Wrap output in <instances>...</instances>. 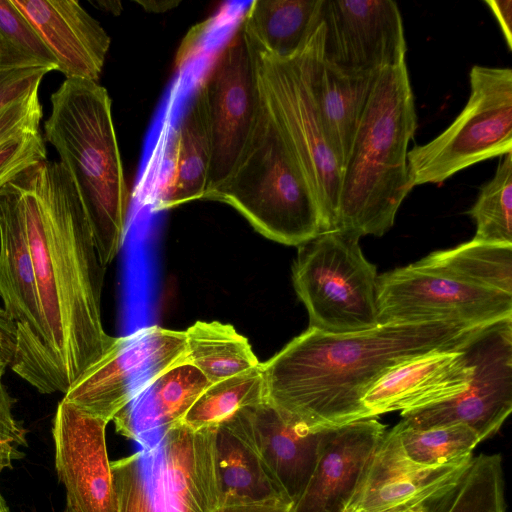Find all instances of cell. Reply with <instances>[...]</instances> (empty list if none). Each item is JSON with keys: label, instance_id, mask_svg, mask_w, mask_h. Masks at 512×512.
<instances>
[{"label": "cell", "instance_id": "7a4b0ae2", "mask_svg": "<svg viewBox=\"0 0 512 512\" xmlns=\"http://www.w3.org/2000/svg\"><path fill=\"white\" fill-rule=\"evenodd\" d=\"M481 327L433 321L347 334L308 327L261 363L265 400L311 428L370 418L363 398L388 371L432 351L461 350Z\"/></svg>", "mask_w": 512, "mask_h": 512}, {"label": "cell", "instance_id": "52a82bcc", "mask_svg": "<svg viewBox=\"0 0 512 512\" xmlns=\"http://www.w3.org/2000/svg\"><path fill=\"white\" fill-rule=\"evenodd\" d=\"M469 99L437 137L408 150L412 186L440 184L478 162L512 152V70L475 65Z\"/></svg>", "mask_w": 512, "mask_h": 512}, {"label": "cell", "instance_id": "bcb514c9", "mask_svg": "<svg viewBox=\"0 0 512 512\" xmlns=\"http://www.w3.org/2000/svg\"><path fill=\"white\" fill-rule=\"evenodd\" d=\"M0 512H9V508L1 494H0Z\"/></svg>", "mask_w": 512, "mask_h": 512}, {"label": "cell", "instance_id": "f1b7e54d", "mask_svg": "<svg viewBox=\"0 0 512 512\" xmlns=\"http://www.w3.org/2000/svg\"><path fill=\"white\" fill-rule=\"evenodd\" d=\"M504 487L500 454H480L431 503L429 512H506Z\"/></svg>", "mask_w": 512, "mask_h": 512}, {"label": "cell", "instance_id": "ba28073f", "mask_svg": "<svg viewBox=\"0 0 512 512\" xmlns=\"http://www.w3.org/2000/svg\"><path fill=\"white\" fill-rule=\"evenodd\" d=\"M251 47L259 91L313 191L323 231L334 229L341 167L324 134L299 52L277 59Z\"/></svg>", "mask_w": 512, "mask_h": 512}, {"label": "cell", "instance_id": "4dcf8cb0", "mask_svg": "<svg viewBox=\"0 0 512 512\" xmlns=\"http://www.w3.org/2000/svg\"><path fill=\"white\" fill-rule=\"evenodd\" d=\"M392 430L406 457L424 467L455 465L473 458L481 442L477 433L465 424L429 429H414L399 422Z\"/></svg>", "mask_w": 512, "mask_h": 512}, {"label": "cell", "instance_id": "8d00e7d4", "mask_svg": "<svg viewBox=\"0 0 512 512\" xmlns=\"http://www.w3.org/2000/svg\"><path fill=\"white\" fill-rule=\"evenodd\" d=\"M38 91L0 110V145L11 138L39 131L42 106Z\"/></svg>", "mask_w": 512, "mask_h": 512}, {"label": "cell", "instance_id": "9c48e42d", "mask_svg": "<svg viewBox=\"0 0 512 512\" xmlns=\"http://www.w3.org/2000/svg\"><path fill=\"white\" fill-rule=\"evenodd\" d=\"M377 313L379 324L449 321L485 326L512 317V294L415 262L378 276Z\"/></svg>", "mask_w": 512, "mask_h": 512}, {"label": "cell", "instance_id": "f6af8a7d", "mask_svg": "<svg viewBox=\"0 0 512 512\" xmlns=\"http://www.w3.org/2000/svg\"><path fill=\"white\" fill-rule=\"evenodd\" d=\"M433 501L434 500L420 503L418 505H415V506L411 507L410 509H408V510H406L404 512H429L430 511L431 503Z\"/></svg>", "mask_w": 512, "mask_h": 512}, {"label": "cell", "instance_id": "8fae6325", "mask_svg": "<svg viewBox=\"0 0 512 512\" xmlns=\"http://www.w3.org/2000/svg\"><path fill=\"white\" fill-rule=\"evenodd\" d=\"M474 369L460 395L430 406L401 412L414 429L465 424L480 440L498 432L512 411V317L481 327L462 348Z\"/></svg>", "mask_w": 512, "mask_h": 512}, {"label": "cell", "instance_id": "7dc6e473", "mask_svg": "<svg viewBox=\"0 0 512 512\" xmlns=\"http://www.w3.org/2000/svg\"><path fill=\"white\" fill-rule=\"evenodd\" d=\"M63 512H75L68 504H66V507Z\"/></svg>", "mask_w": 512, "mask_h": 512}, {"label": "cell", "instance_id": "d6986e66", "mask_svg": "<svg viewBox=\"0 0 512 512\" xmlns=\"http://www.w3.org/2000/svg\"><path fill=\"white\" fill-rule=\"evenodd\" d=\"M321 23L299 51L320 122L338 162L344 167L377 73L342 70L323 58Z\"/></svg>", "mask_w": 512, "mask_h": 512}, {"label": "cell", "instance_id": "836d02e7", "mask_svg": "<svg viewBox=\"0 0 512 512\" xmlns=\"http://www.w3.org/2000/svg\"><path fill=\"white\" fill-rule=\"evenodd\" d=\"M118 512H158L142 451L111 462Z\"/></svg>", "mask_w": 512, "mask_h": 512}, {"label": "cell", "instance_id": "d4e9b609", "mask_svg": "<svg viewBox=\"0 0 512 512\" xmlns=\"http://www.w3.org/2000/svg\"><path fill=\"white\" fill-rule=\"evenodd\" d=\"M322 1H252L241 20L248 41L271 57H293L321 23Z\"/></svg>", "mask_w": 512, "mask_h": 512}, {"label": "cell", "instance_id": "603a6c76", "mask_svg": "<svg viewBox=\"0 0 512 512\" xmlns=\"http://www.w3.org/2000/svg\"><path fill=\"white\" fill-rule=\"evenodd\" d=\"M211 383L193 365L182 363L160 375L136 395L113 419L117 431L137 440L142 449L180 423Z\"/></svg>", "mask_w": 512, "mask_h": 512}, {"label": "cell", "instance_id": "4fadbf2b", "mask_svg": "<svg viewBox=\"0 0 512 512\" xmlns=\"http://www.w3.org/2000/svg\"><path fill=\"white\" fill-rule=\"evenodd\" d=\"M0 297L17 327L11 369L50 394L35 273L20 208L9 182L0 189Z\"/></svg>", "mask_w": 512, "mask_h": 512}, {"label": "cell", "instance_id": "cb8c5ba5", "mask_svg": "<svg viewBox=\"0 0 512 512\" xmlns=\"http://www.w3.org/2000/svg\"><path fill=\"white\" fill-rule=\"evenodd\" d=\"M210 135L204 93L198 85L187 102L171 146V167L151 203L162 211L204 199L210 166Z\"/></svg>", "mask_w": 512, "mask_h": 512}, {"label": "cell", "instance_id": "ab89813d", "mask_svg": "<svg viewBox=\"0 0 512 512\" xmlns=\"http://www.w3.org/2000/svg\"><path fill=\"white\" fill-rule=\"evenodd\" d=\"M213 512H293V504L286 500L220 504Z\"/></svg>", "mask_w": 512, "mask_h": 512}, {"label": "cell", "instance_id": "f35d334b", "mask_svg": "<svg viewBox=\"0 0 512 512\" xmlns=\"http://www.w3.org/2000/svg\"><path fill=\"white\" fill-rule=\"evenodd\" d=\"M17 349V327L0 307V364L11 366Z\"/></svg>", "mask_w": 512, "mask_h": 512}, {"label": "cell", "instance_id": "b9f144b4", "mask_svg": "<svg viewBox=\"0 0 512 512\" xmlns=\"http://www.w3.org/2000/svg\"><path fill=\"white\" fill-rule=\"evenodd\" d=\"M145 11L151 13H163L177 7L180 2L173 0H137L134 1Z\"/></svg>", "mask_w": 512, "mask_h": 512}, {"label": "cell", "instance_id": "d590c367", "mask_svg": "<svg viewBox=\"0 0 512 512\" xmlns=\"http://www.w3.org/2000/svg\"><path fill=\"white\" fill-rule=\"evenodd\" d=\"M6 366L0 364V473L12 468V463L25 456L27 447L26 430L12 414L16 400L8 393L2 383Z\"/></svg>", "mask_w": 512, "mask_h": 512}, {"label": "cell", "instance_id": "3957f363", "mask_svg": "<svg viewBox=\"0 0 512 512\" xmlns=\"http://www.w3.org/2000/svg\"><path fill=\"white\" fill-rule=\"evenodd\" d=\"M416 128L406 61L381 69L342 168L335 228L382 236L393 226L413 188L407 154Z\"/></svg>", "mask_w": 512, "mask_h": 512}, {"label": "cell", "instance_id": "9a60e30c", "mask_svg": "<svg viewBox=\"0 0 512 512\" xmlns=\"http://www.w3.org/2000/svg\"><path fill=\"white\" fill-rule=\"evenodd\" d=\"M107 424L65 399L58 404L52 425L55 468L75 512H118Z\"/></svg>", "mask_w": 512, "mask_h": 512}, {"label": "cell", "instance_id": "7bdbcfd3", "mask_svg": "<svg viewBox=\"0 0 512 512\" xmlns=\"http://www.w3.org/2000/svg\"><path fill=\"white\" fill-rule=\"evenodd\" d=\"M439 497V496H438ZM438 497H431V496H425V497H418L412 500H409L407 502L392 506L390 508L382 509V510H376V511H367V512H404L411 507L418 505L423 502H428L435 500ZM357 512H363V511H357Z\"/></svg>", "mask_w": 512, "mask_h": 512}, {"label": "cell", "instance_id": "e0dca14e", "mask_svg": "<svg viewBox=\"0 0 512 512\" xmlns=\"http://www.w3.org/2000/svg\"><path fill=\"white\" fill-rule=\"evenodd\" d=\"M386 433L377 417L328 427L312 475L293 512H348Z\"/></svg>", "mask_w": 512, "mask_h": 512}, {"label": "cell", "instance_id": "74e56055", "mask_svg": "<svg viewBox=\"0 0 512 512\" xmlns=\"http://www.w3.org/2000/svg\"><path fill=\"white\" fill-rule=\"evenodd\" d=\"M48 68L0 69V110L39 90Z\"/></svg>", "mask_w": 512, "mask_h": 512}, {"label": "cell", "instance_id": "277c9868", "mask_svg": "<svg viewBox=\"0 0 512 512\" xmlns=\"http://www.w3.org/2000/svg\"><path fill=\"white\" fill-rule=\"evenodd\" d=\"M51 106L46 139L74 180L106 267L122 246L129 209L111 99L98 82L66 79L52 94Z\"/></svg>", "mask_w": 512, "mask_h": 512}, {"label": "cell", "instance_id": "ac0fdd59", "mask_svg": "<svg viewBox=\"0 0 512 512\" xmlns=\"http://www.w3.org/2000/svg\"><path fill=\"white\" fill-rule=\"evenodd\" d=\"M236 415L268 475L294 504L312 475L328 427L311 428L265 399Z\"/></svg>", "mask_w": 512, "mask_h": 512}, {"label": "cell", "instance_id": "2e32d148", "mask_svg": "<svg viewBox=\"0 0 512 512\" xmlns=\"http://www.w3.org/2000/svg\"><path fill=\"white\" fill-rule=\"evenodd\" d=\"M217 428L192 429L182 422L166 430L149 456L157 495L166 512H213L221 503Z\"/></svg>", "mask_w": 512, "mask_h": 512}, {"label": "cell", "instance_id": "60d3db41", "mask_svg": "<svg viewBox=\"0 0 512 512\" xmlns=\"http://www.w3.org/2000/svg\"><path fill=\"white\" fill-rule=\"evenodd\" d=\"M492 13L495 15L503 32L508 48L512 49V1L511 0H486Z\"/></svg>", "mask_w": 512, "mask_h": 512}, {"label": "cell", "instance_id": "7c38bea8", "mask_svg": "<svg viewBox=\"0 0 512 512\" xmlns=\"http://www.w3.org/2000/svg\"><path fill=\"white\" fill-rule=\"evenodd\" d=\"M200 84L211 148L207 192L237 165L260 107L254 52L241 21Z\"/></svg>", "mask_w": 512, "mask_h": 512}, {"label": "cell", "instance_id": "8992f818", "mask_svg": "<svg viewBox=\"0 0 512 512\" xmlns=\"http://www.w3.org/2000/svg\"><path fill=\"white\" fill-rule=\"evenodd\" d=\"M360 235L335 228L298 246L294 289L309 315V328L347 334L376 327L377 270L362 253Z\"/></svg>", "mask_w": 512, "mask_h": 512}, {"label": "cell", "instance_id": "ee69618b", "mask_svg": "<svg viewBox=\"0 0 512 512\" xmlns=\"http://www.w3.org/2000/svg\"><path fill=\"white\" fill-rule=\"evenodd\" d=\"M94 5H96L99 9H102L106 12L112 13L114 15H119L122 11V4L120 1H111V0H98L95 2H92Z\"/></svg>", "mask_w": 512, "mask_h": 512}, {"label": "cell", "instance_id": "484cf974", "mask_svg": "<svg viewBox=\"0 0 512 512\" xmlns=\"http://www.w3.org/2000/svg\"><path fill=\"white\" fill-rule=\"evenodd\" d=\"M236 414L216 431L220 504L289 501L268 475Z\"/></svg>", "mask_w": 512, "mask_h": 512}, {"label": "cell", "instance_id": "30bf717a", "mask_svg": "<svg viewBox=\"0 0 512 512\" xmlns=\"http://www.w3.org/2000/svg\"><path fill=\"white\" fill-rule=\"evenodd\" d=\"M182 363H188L185 331L158 325L142 327L116 337L63 399L109 423L155 379Z\"/></svg>", "mask_w": 512, "mask_h": 512}, {"label": "cell", "instance_id": "e575fe53", "mask_svg": "<svg viewBox=\"0 0 512 512\" xmlns=\"http://www.w3.org/2000/svg\"><path fill=\"white\" fill-rule=\"evenodd\" d=\"M39 131L11 138L0 145V189L28 167L46 160Z\"/></svg>", "mask_w": 512, "mask_h": 512}, {"label": "cell", "instance_id": "f546056e", "mask_svg": "<svg viewBox=\"0 0 512 512\" xmlns=\"http://www.w3.org/2000/svg\"><path fill=\"white\" fill-rule=\"evenodd\" d=\"M264 399L260 363L254 369L211 383L181 422L195 430L217 428L242 409L256 405Z\"/></svg>", "mask_w": 512, "mask_h": 512}, {"label": "cell", "instance_id": "1f68e13d", "mask_svg": "<svg viewBox=\"0 0 512 512\" xmlns=\"http://www.w3.org/2000/svg\"><path fill=\"white\" fill-rule=\"evenodd\" d=\"M467 213L476 223L473 240L512 244V152L504 155Z\"/></svg>", "mask_w": 512, "mask_h": 512}, {"label": "cell", "instance_id": "83f0119b", "mask_svg": "<svg viewBox=\"0 0 512 512\" xmlns=\"http://www.w3.org/2000/svg\"><path fill=\"white\" fill-rule=\"evenodd\" d=\"M417 262L468 283L512 294V244L472 239Z\"/></svg>", "mask_w": 512, "mask_h": 512}, {"label": "cell", "instance_id": "5b68a950", "mask_svg": "<svg viewBox=\"0 0 512 512\" xmlns=\"http://www.w3.org/2000/svg\"><path fill=\"white\" fill-rule=\"evenodd\" d=\"M259 89V88H258ZM260 107L233 171L204 199L236 209L256 231L299 246L323 232L313 191L260 91Z\"/></svg>", "mask_w": 512, "mask_h": 512}, {"label": "cell", "instance_id": "4316f807", "mask_svg": "<svg viewBox=\"0 0 512 512\" xmlns=\"http://www.w3.org/2000/svg\"><path fill=\"white\" fill-rule=\"evenodd\" d=\"M187 362L210 383L260 365L246 337L230 324L197 321L185 331Z\"/></svg>", "mask_w": 512, "mask_h": 512}, {"label": "cell", "instance_id": "44dd1931", "mask_svg": "<svg viewBox=\"0 0 512 512\" xmlns=\"http://www.w3.org/2000/svg\"><path fill=\"white\" fill-rule=\"evenodd\" d=\"M66 79L97 82L110 47L101 24L76 0H12Z\"/></svg>", "mask_w": 512, "mask_h": 512}, {"label": "cell", "instance_id": "5bb4252c", "mask_svg": "<svg viewBox=\"0 0 512 512\" xmlns=\"http://www.w3.org/2000/svg\"><path fill=\"white\" fill-rule=\"evenodd\" d=\"M323 58L346 71L374 73L405 62L402 16L392 0H323Z\"/></svg>", "mask_w": 512, "mask_h": 512}, {"label": "cell", "instance_id": "7402d4cb", "mask_svg": "<svg viewBox=\"0 0 512 512\" xmlns=\"http://www.w3.org/2000/svg\"><path fill=\"white\" fill-rule=\"evenodd\" d=\"M471 460L440 467L418 465L406 457L394 431H386L348 512L376 511L418 497H438L460 478Z\"/></svg>", "mask_w": 512, "mask_h": 512}, {"label": "cell", "instance_id": "d6a6232c", "mask_svg": "<svg viewBox=\"0 0 512 512\" xmlns=\"http://www.w3.org/2000/svg\"><path fill=\"white\" fill-rule=\"evenodd\" d=\"M48 68L57 61L12 0H0V69Z\"/></svg>", "mask_w": 512, "mask_h": 512}, {"label": "cell", "instance_id": "ffe728a7", "mask_svg": "<svg viewBox=\"0 0 512 512\" xmlns=\"http://www.w3.org/2000/svg\"><path fill=\"white\" fill-rule=\"evenodd\" d=\"M473 369L463 349L432 351L388 371L366 393L363 404L377 417L440 403L467 390Z\"/></svg>", "mask_w": 512, "mask_h": 512}, {"label": "cell", "instance_id": "6da1fadb", "mask_svg": "<svg viewBox=\"0 0 512 512\" xmlns=\"http://www.w3.org/2000/svg\"><path fill=\"white\" fill-rule=\"evenodd\" d=\"M9 184L33 262L50 394H65L116 340L102 323L105 266L74 180L61 162L43 160Z\"/></svg>", "mask_w": 512, "mask_h": 512}]
</instances>
